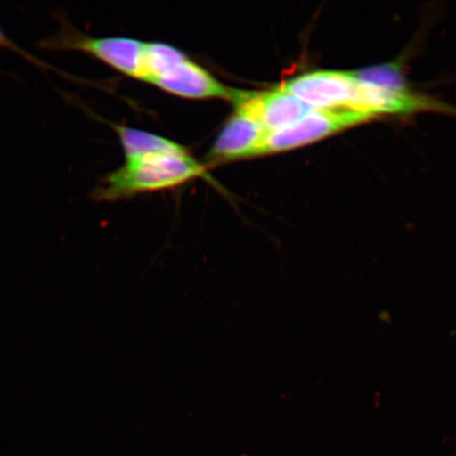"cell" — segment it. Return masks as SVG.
<instances>
[{"mask_svg": "<svg viewBox=\"0 0 456 456\" xmlns=\"http://www.w3.org/2000/svg\"><path fill=\"white\" fill-rule=\"evenodd\" d=\"M187 59L182 51L162 43H145L142 81L151 83L179 62Z\"/></svg>", "mask_w": 456, "mask_h": 456, "instance_id": "9c48e42d", "label": "cell"}, {"mask_svg": "<svg viewBox=\"0 0 456 456\" xmlns=\"http://www.w3.org/2000/svg\"><path fill=\"white\" fill-rule=\"evenodd\" d=\"M373 114L351 108L312 110L304 118L281 130L267 133L258 156L284 152L327 138L340 131L357 126L375 118Z\"/></svg>", "mask_w": 456, "mask_h": 456, "instance_id": "3957f363", "label": "cell"}, {"mask_svg": "<svg viewBox=\"0 0 456 456\" xmlns=\"http://www.w3.org/2000/svg\"><path fill=\"white\" fill-rule=\"evenodd\" d=\"M167 93L187 99H224L232 102L236 91L226 87L195 61L187 59L151 83Z\"/></svg>", "mask_w": 456, "mask_h": 456, "instance_id": "8992f818", "label": "cell"}, {"mask_svg": "<svg viewBox=\"0 0 456 456\" xmlns=\"http://www.w3.org/2000/svg\"><path fill=\"white\" fill-rule=\"evenodd\" d=\"M281 87L312 110L351 108V110L373 114L370 112L373 101L372 85L362 81L355 73L344 71L305 73L289 79L281 85Z\"/></svg>", "mask_w": 456, "mask_h": 456, "instance_id": "7a4b0ae2", "label": "cell"}, {"mask_svg": "<svg viewBox=\"0 0 456 456\" xmlns=\"http://www.w3.org/2000/svg\"><path fill=\"white\" fill-rule=\"evenodd\" d=\"M205 171L207 167L187 151L129 159L107 176L94 195L99 200L113 201L141 192L167 190L200 178Z\"/></svg>", "mask_w": 456, "mask_h": 456, "instance_id": "6da1fadb", "label": "cell"}, {"mask_svg": "<svg viewBox=\"0 0 456 456\" xmlns=\"http://www.w3.org/2000/svg\"><path fill=\"white\" fill-rule=\"evenodd\" d=\"M39 47L48 50L82 51L119 72L142 78L145 43L126 37L94 38L65 26L56 36L44 39Z\"/></svg>", "mask_w": 456, "mask_h": 456, "instance_id": "277c9868", "label": "cell"}, {"mask_svg": "<svg viewBox=\"0 0 456 456\" xmlns=\"http://www.w3.org/2000/svg\"><path fill=\"white\" fill-rule=\"evenodd\" d=\"M236 110L254 118L266 133L281 130L298 122L312 108L283 90L281 86L262 93L236 91Z\"/></svg>", "mask_w": 456, "mask_h": 456, "instance_id": "5b68a950", "label": "cell"}, {"mask_svg": "<svg viewBox=\"0 0 456 456\" xmlns=\"http://www.w3.org/2000/svg\"><path fill=\"white\" fill-rule=\"evenodd\" d=\"M266 134L249 114L236 110L215 141L208 161L220 164L256 157Z\"/></svg>", "mask_w": 456, "mask_h": 456, "instance_id": "52a82bcc", "label": "cell"}, {"mask_svg": "<svg viewBox=\"0 0 456 456\" xmlns=\"http://www.w3.org/2000/svg\"><path fill=\"white\" fill-rule=\"evenodd\" d=\"M0 48L8 49L11 51H13L15 53H19L22 57H25L26 60L30 61L33 62L34 65H37L38 67H45V64L42 61H39L37 59L36 56L31 55L30 53H28L26 50L20 47L19 45H16L12 39H11L9 37L5 36V33L0 28Z\"/></svg>", "mask_w": 456, "mask_h": 456, "instance_id": "30bf717a", "label": "cell"}, {"mask_svg": "<svg viewBox=\"0 0 456 456\" xmlns=\"http://www.w3.org/2000/svg\"><path fill=\"white\" fill-rule=\"evenodd\" d=\"M114 129L122 142L127 161L146 156L186 151V148L179 145L178 142L146 133V131L119 126V125L114 126Z\"/></svg>", "mask_w": 456, "mask_h": 456, "instance_id": "ba28073f", "label": "cell"}]
</instances>
